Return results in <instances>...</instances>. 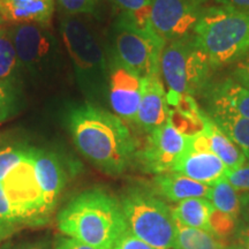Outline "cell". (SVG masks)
Returning a JSON list of instances; mask_svg holds the SVG:
<instances>
[{
    "label": "cell",
    "mask_w": 249,
    "mask_h": 249,
    "mask_svg": "<svg viewBox=\"0 0 249 249\" xmlns=\"http://www.w3.org/2000/svg\"><path fill=\"white\" fill-rule=\"evenodd\" d=\"M67 127L80 154L108 176H119L135 160L136 142L123 119L97 104L71 110Z\"/></svg>",
    "instance_id": "6da1fadb"
},
{
    "label": "cell",
    "mask_w": 249,
    "mask_h": 249,
    "mask_svg": "<svg viewBox=\"0 0 249 249\" xmlns=\"http://www.w3.org/2000/svg\"><path fill=\"white\" fill-rule=\"evenodd\" d=\"M57 223L67 238L95 249H112L128 231L120 201L101 188L71 198L59 213Z\"/></svg>",
    "instance_id": "7a4b0ae2"
},
{
    "label": "cell",
    "mask_w": 249,
    "mask_h": 249,
    "mask_svg": "<svg viewBox=\"0 0 249 249\" xmlns=\"http://www.w3.org/2000/svg\"><path fill=\"white\" fill-rule=\"evenodd\" d=\"M60 34L73 64L77 85L89 103L107 99V58L85 15H64Z\"/></svg>",
    "instance_id": "3957f363"
},
{
    "label": "cell",
    "mask_w": 249,
    "mask_h": 249,
    "mask_svg": "<svg viewBox=\"0 0 249 249\" xmlns=\"http://www.w3.org/2000/svg\"><path fill=\"white\" fill-rule=\"evenodd\" d=\"M193 36L211 67H224L249 57V11L225 6L205 8Z\"/></svg>",
    "instance_id": "277c9868"
},
{
    "label": "cell",
    "mask_w": 249,
    "mask_h": 249,
    "mask_svg": "<svg viewBox=\"0 0 249 249\" xmlns=\"http://www.w3.org/2000/svg\"><path fill=\"white\" fill-rule=\"evenodd\" d=\"M127 229L155 249H177V229L171 208L155 193L133 187L123 195Z\"/></svg>",
    "instance_id": "5b68a950"
},
{
    "label": "cell",
    "mask_w": 249,
    "mask_h": 249,
    "mask_svg": "<svg viewBox=\"0 0 249 249\" xmlns=\"http://www.w3.org/2000/svg\"><path fill=\"white\" fill-rule=\"evenodd\" d=\"M50 213L46 207L34 161V148L18 166L0 179V219L15 224H44Z\"/></svg>",
    "instance_id": "8992f818"
},
{
    "label": "cell",
    "mask_w": 249,
    "mask_h": 249,
    "mask_svg": "<svg viewBox=\"0 0 249 249\" xmlns=\"http://www.w3.org/2000/svg\"><path fill=\"white\" fill-rule=\"evenodd\" d=\"M211 68L193 35L166 43L160 57V75L169 89L166 97L201 93L209 86Z\"/></svg>",
    "instance_id": "52a82bcc"
},
{
    "label": "cell",
    "mask_w": 249,
    "mask_h": 249,
    "mask_svg": "<svg viewBox=\"0 0 249 249\" xmlns=\"http://www.w3.org/2000/svg\"><path fill=\"white\" fill-rule=\"evenodd\" d=\"M113 53L142 79L160 75V57L166 45L157 34L143 30L121 14L112 28Z\"/></svg>",
    "instance_id": "ba28073f"
},
{
    "label": "cell",
    "mask_w": 249,
    "mask_h": 249,
    "mask_svg": "<svg viewBox=\"0 0 249 249\" xmlns=\"http://www.w3.org/2000/svg\"><path fill=\"white\" fill-rule=\"evenodd\" d=\"M48 24L21 23L9 28L21 71L34 80H45L58 70L60 53Z\"/></svg>",
    "instance_id": "9c48e42d"
},
{
    "label": "cell",
    "mask_w": 249,
    "mask_h": 249,
    "mask_svg": "<svg viewBox=\"0 0 249 249\" xmlns=\"http://www.w3.org/2000/svg\"><path fill=\"white\" fill-rule=\"evenodd\" d=\"M205 0H152L150 27L165 43L193 35Z\"/></svg>",
    "instance_id": "30bf717a"
},
{
    "label": "cell",
    "mask_w": 249,
    "mask_h": 249,
    "mask_svg": "<svg viewBox=\"0 0 249 249\" xmlns=\"http://www.w3.org/2000/svg\"><path fill=\"white\" fill-rule=\"evenodd\" d=\"M191 136L183 135L171 124L170 119L160 128L149 134L147 143L135 158L144 172L161 174L171 172L180 158L188 150Z\"/></svg>",
    "instance_id": "8fae6325"
},
{
    "label": "cell",
    "mask_w": 249,
    "mask_h": 249,
    "mask_svg": "<svg viewBox=\"0 0 249 249\" xmlns=\"http://www.w3.org/2000/svg\"><path fill=\"white\" fill-rule=\"evenodd\" d=\"M143 79L113 53L107 58V101L113 113L135 123L142 96Z\"/></svg>",
    "instance_id": "7c38bea8"
},
{
    "label": "cell",
    "mask_w": 249,
    "mask_h": 249,
    "mask_svg": "<svg viewBox=\"0 0 249 249\" xmlns=\"http://www.w3.org/2000/svg\"><path fill=\"white\" fill-rule=\"evenodd\" d=\"M170 107L160 75L143 79L142 96L135 123L150 134L169 120Z\"/></svg>",
    "instance_id": "4fadbf2b"
},
{
    "label": "cell",
    "mask_w": 249,
    "mask_h": 249,
    "mask_svg": "<svg viewBox=\"0 0 249 249\" xmlns=\"http://www.w3.org/2000/svg\"><path fill=\"white\" fill-rule=\"evenodd\" d=\"M34 161L45 204L52 213L66 185L64 165L53 152L39 148H34Z\"/></svg>",
    "instance_id": "5bb4252c"
},
{
    "label": "cell",
    "mask_w": 249,
    "mask_h": 249,
    "mask_svg": "<svg viewBox=\"0 0 249 249\" xmlns=\"http://www.w3.org/2000/svg\"><path fill=\"white\" fill-rule=\"evenodd\" d=\"M226 171L225 164L213 152L192 148L191 143L188 150L172 169V172L180 173L209 186L225 177Z\"/></svg>",
    "instance_id": "9a60e30c"
},
{
    "label": "cell",
    "mask_w": 249,
    "mask_h": 249,
    "mask_svg": "<svg viewBox=\"0 0 249 249\" xmlns=\"http://www.w3.org/2000/svg\"><path fill=\"white\" fill-rule=\"evenodd\" d=\"M205 90L209 111H225L249 119V89L233 77L208 86Z\"/></svg>",
    "instance_id": "2e32d148"
},
{
    "label": "cell",
    "mask_w": 249,
    "mask_h": 249,
    "mask_svg": "<svg viewBox=\"0 0 249 249\" xmlns=\"http://www.w3.org/2000/svg\"><path fill=\"white\" fill-rule=\"evenodd\" d=\"M54 11V0H0V15L12 24H49Z\"/></svg>",
    "instance_id": "e0dca14e"
},
{
    "label": "cell",
    "mask_w": 249,
    "mask_h": 249,
    "mask_svg": "<svg viewBox=\"0 0 249 249\" xmlns=\"http://www.w3.org/2000/svg\"><path fill=\"white\" fill-rule=\"evenodd\" d=\"M156 189L171 202H181L188 198H208L211 186L195 181L177 172L157 174L154 179Z\"/></svg>",
    "instance_id": "ac0fdd59"
},
{
    "label": "cell",
    "mask_w": 249,
    "mask_h": 249,
    "mask_svg": "<svg viewBox=\"0 0 249 249\" xmlns=\"http://www.w3.org/2000/svg\"><path fill=\"white\" fill-rule=\"evenodd\" d=\"M203 132L209 142L210 151L225 164L227 170L238 169L246 164V157L241 149L213 123L208 114L204 116Z\"/></svg>",
    "instance_id": "d6986e66"
},
{
    "label": "cell",
    "mask_w": 249,
    "mask_h": 249,
    "mask_svg": "<svg viewBox=\"0 0 249 249\" xmlns=\"http://www.w3.org/2000/svg\"><path fill=\"white\" fill-rule=\"evenodd\" d=\"M213 209V205L207 198H188L178 202L176 207L171 208V213L176 222L213 233L210 217Z\"/></svg>",
    "instance_id": "ffe728a7"
},
{
    "label": "cell",
    "mask_w": 249,
    "mask_h": 249,
    "mask_svg": "<svg viewBox=\"0 0 249 249\" xmlns=\"http://www.w3.org/2000/svg\"><path fill=\"white\" fill-rule=\"evenodd\" d=\"M213 123L241 149L246 160H249V119L225 111H209Z\"/></svg>",
    "instance_id": "44dd1931"
},
{
    "label": "cell",
    "mask_w": 249,
    "mask_h": 249,
    "mask_svg": "<svg viewBox=\"0 0 249 249\" xmlns=\"http://www.w3.org/2000/svg\"><path fill=\"white\" fill-rule=\"evenodd\" d=\"M21 74L22 71L9 30L0 27V83L13 89V86L20 80Z\"/></svg>",
    "instance_id": "7402d4cb"
},
{
    "label": "cell",
    "mask_w": 249,
    "mask_h": 249,
    "mask_svg": "<svg viewBox=\"0 0 249 249\" xmlns=\"http://www.w3.org/2000/svg\"><path fill=\"white\" fill-rule=\"evenodd\" d=\"M207 200L211 202L216 210L238 219L240 214V196L225 177L211 185Z\"/></svg>",
    "instance_id": "603a6c76"
},
{
    "label": "cell",
    "mask_w": 249,
    "mask_h": 249,
    "mask_svg": "<svg viewBox=\"0 0 249 249\" xmlns=\"http://www.w3.org/2000/svg\"><path fill=\"white\" fill-rule=\"evenodd\" d=\"M177 249H224L219 238L213 233L202 231L176 222Z\"/></svg>",
    "instance_id": "cb8c5ba5"
},
{
    "label": "cell",
    "mask_w": 249,
    "mask_h": 249,
    "mask_svg": "<svg viewBox=\"0 0 249 249\" xmlns=\"http://www.w3.org/2000/svg\"><path fill=\"white\" fill-rule=\"evenodd\" d=\"M134 24L143 30L154 33L150 27V12L152 0H112ZM156 34V33H155Z\"/></svg>",
    "instance_id": "d4e9b609"
},
{
    "label": "cell",
    "mask_w": 249,
    "mask_h": 249,
    "mask_svg": "<svg viewBox=\"0 0 249 249\" xmlns=\"http://www.w3.org/2000/svg\"><path fill=\"white\" fill-rule=\"evenodd\" d=\"M236 219L224 213H220L216 209H213V213L210 217V225L213 229V233L217 238H226L233 232L235 227Z\"/></svg>",
    "instance_id": "484cf974"
},
{
    "label": "cell",
    "mask_w": 249,
    "mask_h": 249,
    "mask_svg": "<svg viewBox=\"0 0 249 249\" xmlns=\"http://www.w3.org/2000/svg\"><path fill=\"white\" fill-rule=\"evenodd\" d=\"M65 15L92 14L97 7L98 0H57Z\"/></svg>",
    "instance_id": "4316f807"
},
{
    "label": "cell",
    "mask_w": 249,
    "mask_h": 249,
    "mask_svg": "<svg viewBox=\"0 0 249 249\" xmlns=\"http://www.w3.org/2000/svg\"><path fill=\"white\" fill-rule=\"evenodd\" d=\"M225 178L236 192L249 193V165H242L234 170H227Z\"/></svg>",
    "instance_id": "83f0119b"
},
{
    "label": "cell",
    "mask_w": 249,
    "mask_h": 249,
    "mask_svg": "<svg viewBox=\"0 0 249 249\" xmlns=\"http://www.w3.org/2000/svg\"><path fill=\"white\" fill-rule=\"evenodd\" d=\"M13 89L0 83V123L7 120L14 110Z\"/></svg>",
    "instance_id": "f1b7e54d"
},
{
    "label": "cell",
    "mask_w": 249,
    "mask_h": 249,
    "mask_svg": "<svg viewBox=\"0 0 249 249\" xmlns=\"http://www.w3.org/2000/svg\"><path fill=\"white\" fill-rule=\"evenodd\" d=\"M112 249H155L145 242L140 240L135 235H133L129 231H126L118 239L116 245Z\"/></svg>",
    "instance_id": "f546056e"
},
{
    "label": "cell",
    "mask_w": 249,
    "mask_h": 249,
    "mask_svg": "<svg viewBox=\"0 0 249 249\" xmlns=\"http://www.w3.org/2000/svg\"><path fill=\"white\" fill-rule=\"evenodd\" d=\"M233 79L249 89V57L235 64Z\"/></svg>",
    "instance_id": "4dcf8cb0"
},
{
    "label": "cell",
    "mask_w": 249,
    "mask_h": 249,
    "mask_svg": "<svg viewBox=\"0 0 249 249\" xmlns=\"http://www.w3.org/2000/svg\"><path fill=\"white\" fill-rule=\"evenodd\" d=\"M18 226H20L18 224L0 219V244L7 240L8 238H11L18 231Z\"/></svg>",
    "instance_id": "1f68e13d"
},
{
    "label": "cell",
    "mask_w": 249,
    "mask_h": 249,
    "mask_svg": "<svg viewBox=\"0 0 249 249\" xmlns=\"http://www.w3.org/2000/svg\"><path fill=\"white\" fill-rule=\"evenodd\" d=\"M54 249H95L90 246H87L85 244H81V242L74 240V239L67 238H60L55 244Z\"/></svg>",
    "instance_id": "d6a6232c"
},
{
    "label": "cell",
    "mask_w": 249,
    "mask_h": 249,
    "mask_svg": "<svg viewBox=\"0 0 249 249\" xmlns=\"http://www.w3.org/2000/svg\"><path fill=\"white\" fill-rule=\"evenodd\" d=\"M236 240L241 248L249 249V225L242 223L236 231Z\"/></svg>",
    "instance_id": "836d02e7"
},
{
    "label": "cell",
    "mask_w": 249,
    "mask_h": 249,
    "mask_svg": "<svg viewBox=\"0 0 249 249\" xmlns=\"http://www.w3.org/2000/svg\"><path fill=\"white\" fill-rule=\"evenodd\" d=\"M222 6L231 7L239 11H249V0H218Z\"/></svg>",
    "instance_id": "e575fe53"
},
{
    "label": "cell",
    "mask_w": 249,
    "mask_h": 249,
    "mask_svg": "<svg viewBox=\"0 0 249 249\" xmlns=\"http://www.w3.org/2000/svg\"><path fill=\"white\" fill-rule=\"evenodd\" d=\"M240 214L242 223L249 225V193H245L240 196Z\"/></svg>",
    "instance_id": "d590c367"
},
{
    "label": "cell",
    "mask_w": 249,
    "mask_h": 249,
    "mask_svg": "<svg viewBox=\"0 0 249 249\" xmlns=\"http://www.w3.org/2000/svg\"><path fill=\"white\" fill-rule=\"evenodd\" d=\"M8 249H50V245L44 241H34L24 242L15 246H9Z\"/></svg>",
    "instance_id": "8d00e7d4"
},
{
    "label": "cell",
    "mask_w": 249,
    "mask_h": 249,
    "mask_svg": "<svg viewBox=\"0 0 249 249\" xmlns=\"http://www.w3.org/2000/svg\"><path fill=\"white\" fill-rule=\"evenodd\" d=\"M5 23H6V22L4 21V18H2L1 15H0V27H1L2 24H5Z\"/></svg>",
    "instance_id": "74e56055"
},
{
    "label": "cell",
    "mask_w": 249,
    "mask_h": 249,
    "mask_svg": "<svg viewBox=\"0 0 249 249\" xmlns=\"http://www.w3.org/2000/svg\"><path fill=\"white\" fill-rule=\"evenodd\" d=\"M229 249H244V248H241L240 246H235V247H231V248H229Z\"/></svg>",
    "instance_id": "f35d334b"
}]
</instances>
